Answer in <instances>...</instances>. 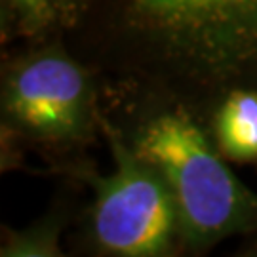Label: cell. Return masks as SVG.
Instances as JSON below:
<instances>
[{
    "mask_svg": "<svg viewBox=\"0 0 257 257\" xmlns=\"http://www.w3.org/2000/svg\"><path fill=\"white\" fill-rule=\"evenodd\" d=\"M130 29L204 84L257 82V0H126Z\"/></svg>",
    "mask_w": 257,
    "mask_h": 257,
    "instance_id": "obj_1",
    "label": "cell"
},
{
    "mask_svg": "<svg viewBox=\"0 0 257 257\" xmlns=\"http://www.w3.org/2000/svg\"><path fill=\"white\" fill-rule=\"evenodd\" d=\"M136 151L166 179L174 196L177 225L189 244L200 246L257 227V196L234 177L187 116L155 118Z\"/></svg>",
    "mask_w": 257,
    "mask_h": 257,
    "instance_id": "obj_2",
    "label": "cell"
},
{
    "mask_svg": "<svg viewBox=\"0 0 257 257\" xmlns=\"http://www.w3.org/2000/svg\"><path fill=\"white\" fill-rule=\"evenodd\" d=\"M114 172L97 181L93 232L105 249L120 255H156L177 225L174 196L162 174L138 151L110 136Z\"/></svg>",
    "mask_w": 257,
    "mask_h": 257,
    "instance_id": "obj_3",
    "label": "cell"
},
{
    "mask_svg": "<svg viewBox=\"0 0 257 257\" xmlns=\"http://www.w3.org/2000/svg\"><path fill=\"white\" fill-rule=\"evenodd\" d=\"M86 80L63 55L31 59L12 78L8 109L25 128L42 136H69L84 114Z\"/></svg>",
    "mask_w": 257,
    "mask_h": 257,
    "instance_id": "obj_4",
    "label": "cell"
},
{
    "mask_svg": "<svg viewBox=\"0 0 257 257\" xmlns=\"http://www.w3.org/2000/svg\"><path fill=\"white\" fill-rule=\"evenodd\" d=\"M217 141L230 160H257V92L238 88L217 116Z\"/></svg>",
    "mask_w": 257,
    "mask_h": 257,
    "instance_id": "obj_5",
    "label": "cell"
},
{
    "mask_svg": "<svg viewBox=\"0 0 257 257\" xmlns=\"http://www.w3.org/2000/svg\"><path fill=\"white\" fill-rule=\"evenodd\" d=\"M14 4H18L21 12L33 19H44L48 16V0H14Z\"/></svg>",
    "mask_w": 257,
    "mask_h": 257,
    "instance_id": "obj_6",
    "label": "cell"
}]
</instances>
